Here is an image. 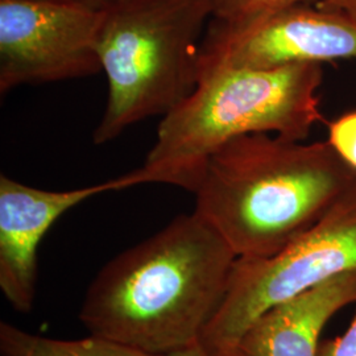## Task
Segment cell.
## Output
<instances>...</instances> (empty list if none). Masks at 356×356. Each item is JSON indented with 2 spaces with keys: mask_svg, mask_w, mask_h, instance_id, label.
<instances>
[{
  "mask_svg": "<svg viewBox=\"0 0 356 356\" xmlns=\"http://www.w3.org/2000/svg\"><path fill=\"white\" fill-rule=\"evenodd\" d=\"M319 356H356V313L343 334L322 342Z\"/></svg>",
  "mask_w": 356,
  "mask_h": 356,
  "instance_id": "13",
  "label": "cell"
},
{
  "mask_svg": "<svg viewBox=\"0 0 356 356\" xmlns=\"http://www.w3.org/2000/svg\"><path fill=\"white\" fill-rule=\"evenodd\" d=\"M51 1H69V0H51Z\"/></svg>",
  "mask_w": 356,
  "mask_h": 356,
  "instance_id": "17",
  "label": "cell"
},
{
  "mask_svg": "<svg viewBox=\"0 0 356 356\" xmlns=\"http://www.w3.org/2000/svg\"><path fill=\"white\" fill-rule=\"evenodd\" d=\"M341 60H356V20L302 3L242 23L210 19L200 78L220 69L267 70Z\"/></svg>",
  "mask_w": 356,
  "mask_h": 356,
  "instance_id": "6",
  "label": "cell"
},
{
  "mask_svg": "<svg viewBox=\"0 0 356 356\" xmlns=\"http://www.w3.org/2000/svg\"><path fill=\"white\" fill-rule=\"evenodd\" d=\"M166 356H216L213 353H210L202 342H197V343L191 344L186 348L178 350L175 353H170Z\"/></svg>",
  "mask_w": 356,
  "mask_h": 356,
  "instance_id": "15",
  "label": "cell"
},
{
  "mask_svg": "<svg viewBox=\"0 0 356 356\" xmlns=\"http://www.w3.org/2000/svg\"><path fill=\"white\" fill-rule=\"evenodd\" d=\"M355 302L356 272H351L261 313L226 356H319L327 322Z\"/></svg>",
  "mask_w": 356,
  "mask_h": 356,
  "instance_id": "9",
  "label": "cell"
},
{
  "mask_svg": "<svg viewBox=\"0 0 356 356\" xmlns=\"http://www.w3.org/2000/svg\"><path fill=\"white\" fill-rule=\"evenodd\" d=\"M209 19V0H116L103 10L97 51L108 98L95 144L165 116L191 95Z\"/></svg>",
  "mask_w": 356,
  "mask_h": 356,
  "instance_id": "4",
  "label": "cell"
},
{
  "mask_svg": "<svg viewBox=\"0 0 356 356\" xmlns=\"http://www.w3.org/2000/svg\"><path fill=\"white\" fill-rule=\"evenodd\" d=\"M0 348L3 356H166L92 334L81 339H53L4 322L0 325Z\"/></svg>",
  "mask_w": 356,
  "mask_h": 356,
  "instance_id": "10",
  "label": "cell"
},
{
  "mask_svg": "<svg viewBox=\"0 0 356 356\" xmlns=\"http://www.w3.org/2000/svg\"><path fill=\"white\" fill-rule=\"evenodd\" d=\"M101 20L72 1L0 0V92L99 73Z\"/></svg>",
  "mask_w": 356,
  "mask_h": 356,
  "instance_id": "7",
  "label": "cell"
},
{
  "mask_svg": "<svg viewBox=\"0 0 356 356\" xmlns=\"http://www.w3.org/2000/svg\"><path fill=\"white\" fill-rule=\"evenodd\" d=\"M120 178L72 191H44L0 176V288L15 310L29 313L36 297L38 245L66 211L107 191Z\"/></svg>",
  "mask_w": 356,
  "mask_h": 356,
  "instance_id": "8",
  "label": "cell"
},
{
  "mask_svg": "<svg viewBox=\"0 0 356 356\" xmlns=\"http://www.w3.org/2000/svg\"><path fill=\"white\" fill-rule=\"evenodd\" d=\"M318 0H209L211 19L223 23H242L294 4Z\"/></svg>",
  "mask_w": 356,
  "mask_h": 356,
  "instance_id": "11",
  "label": "cell"
},
{
  "mask_svg": "<svg viewBox=\"0 0 356 356\" xmlns=\"http://www.w3.org/2000/svg\"><path fill=\"white\" fill-rule=\"evenodd\" d=\"M351 272H356V181L277 254L236 259L226 297L201 342L214 355L226 356L261 313Z\"/></svg>",
  "mask_w": 356,
  "mask_h": 356,
  "instance_id": "5",
  "label": "cell"
},
{
  "mask_svg": "<svg viewBox=\"0 0 356 356\" xmlns=\"http://www.w3.org/2000/svg\"><path fill=\"white\" fill-rule=\"evenodd\" d=\"M327 141L344 163L356 170V110L329 123Z\"/></svg>",
  "mask_w": 356,
  "mask_h": 356,
  "instance_id": "12",
  "label": "cell"
},
{
  "mask_svg": "<svg viewBox=\"0 0 356 356\" xmlns=\"http://www.w3.org/2000/svg\"><path fill=\"white\" fill-rule=\"evenodd\" d=\"M355 181L329 141L251 134L210 157L194 211L238 259H263L312 227Z\"/></svg>",
  "mask_w": 356,
  "mask_h": 356,
  "instance_id": "2",
  "label": "cell"
},
{
  "mask_svg": "<svg viewBox=\"0 0 356 356\" xmlns=\"http://www.w3.org/2000/svg\"><path fill=\"white\" fill-rule=\"evenodd\" d=\"M69 1L83 6V7L94 10V11H103L104 8L111 6L116 0H69Z\"/></svg>",
  "mask_w": 356,
  "mask_h": 356,
  "instance_id": "16",
  "label": "cell"
},
{
  "mask_svg": "<svg viewBox=\"0 0 356 356\" xmlns=\"http://www.w3.org/2000/svg\"><path fill=\"white\" fill-rule=\"evenodd\" d=\"M317 4L356 20V0H318Z\"/></svg>",
  "mask_w": 356,
  "mask_h": 356,
  "instance_id": "14",
  "label": "cell"
},
{
  "mask_svg": "<svg viewBox=\"0 0 356 356\" xmlns=\"http://www.w3.org/2000/svg\"><path fill=\"white\" fill-rule=\"evenodd\" d=\"M236 259L195 211L176 216L99 270L78 317L92 335L168 355L202 341Z\"/></svg>",
  "mask_w": 356,
  "mask_h": 356,
  "instance_id": "1",
  "label": "cell"
},
{
  "mask_svg": "<svg viewBox=\"0 0 356 356\" xmlns=\"http://www.w3.org/2000/svg\"><path fill=\"white\" fill-rule=\"evenodd\" d=\"M322 65L220 69L201 76L191 95L163 116L144 164L120 176L124 189L166 184L194 193L207 161L225 144L251 134L305 140L325 116Z\"/></svg>",
  "mask_w": 356,
  "mask_h": 356,
  "instance_id": "3",
  "label": "cell"
}]
</instances>
